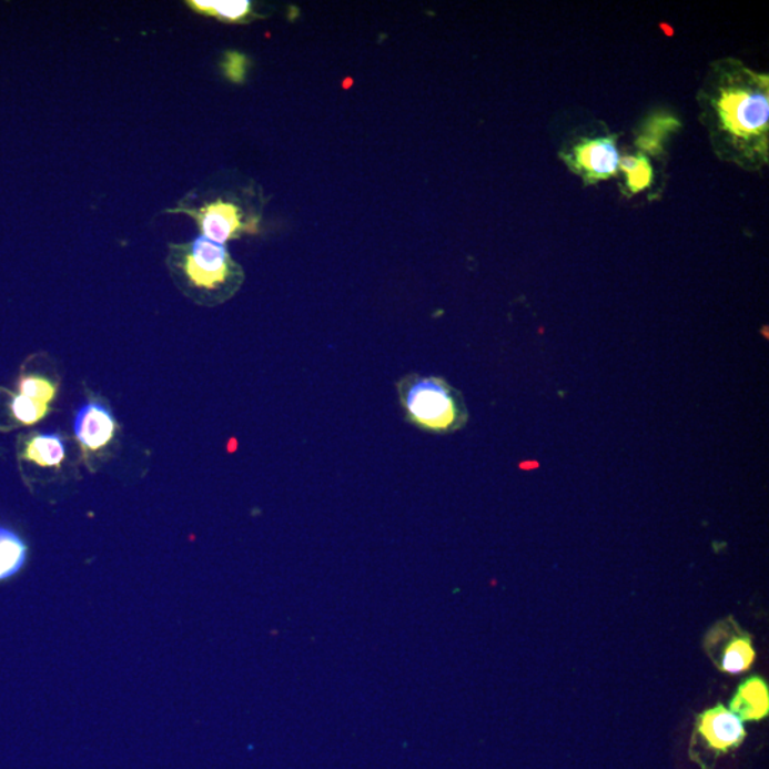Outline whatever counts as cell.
<instances>
[{
    "label": "cell",
    "mask_w": 769,
    "mask_h": 769,
    "mask_svg": "<svg viewBox=\"0 0 769 769\" xmlns=\"http://www.w3.org/2000/svg\"><path fill=\"white\" fill-rule=\"evenodd\" d=\"M718 130L730 143L767 153L769 123L768 78L742 72L720 85L712 100Z\"/></svg>",
    "instance_id": "cell-1"
},
{
    "label": "cell",
    "mask_w": 769,
    "mask_h": 769,
    "mask_svg": "<svg viewBox=\"0 0 769 769\" xmlns=\"http://www.w3.org/2000/svg\"><path fill=\"white\" fill-rule=\"evenodd\" d=\"M396 391L406 421L429 434H455L469 421L464 395L439 376L408 374Z\"/></svg>",
    "instance_id": "cell-2"
},
{
    "label": "cell",
    "mask_w": 769,
    "mask_h": 769,
    "mask_svg": "<svg viewBox=\"0 0 769 769\" xmlns=\"http://www.w3.org/2000/svg\"><path fill=\"white\" fill-rule=\"evenodd\" d=\"M179 266L193 289L227 299L239 289L243 274L223 244L199 237L178 249Z\"/></svg>",
    "instance_id": "cell-3"
},
{
    "label": "cell",
    "mask_w": 769,
    "mask_h": 769,
    "mask_svg": "<svg viewBox=\"0 0 769 769\" xmlns=\"http://www.w3.org/2000/svg\"><path fill=\"white\" fill-rule=\"evenodd\" d=\"M706 652L718 670L727 675H741L756 660L751 635L732 617L724 618L707 633Z\"/></svg>",
    "instance_id": "cell-4"
},
{
    "label": "cell",
    "mask_w": 769,
    "mask_h": 769,
    "mask_svg": "<svg viewBox=\"0 0 769 769\" xmlns=\"http://www.w3.org/2000/svg\"><path fill=\"white\" fill-rule=\"evenodd\" d=\"M746 737V726L741 718L718 704L697 717L692 743L701 742L707 752L722 756L741 747Z\"/></svg>",
    "instance_id": "cell-5"
},
{
    "label": "cell",
    "mask_w": 769,
    "mask_h": 769,
    "mask_svg": "<svg viewBox=\"0 0 769 769\" xmlns=\"http://www.w3.org/2000/svg\"><path fill=\"white\" fill-rule=\"evenodd\" d=\"M195 220L203 237L217 244L227 243L237 237L239 233L250 230V224L244 223L243 214L237 205L219 200L204 205L198 211H188Z\"/></svg>",
    "instance_id": "cell-6"
},
{
    "label": "cell",
    "mask_w": 769,
    "mask_h": 769,
    "mask_svg": "<svg viewBox=\"0 0 769 769\" xmlns=\"http://www.w3.org/2000/svg\"><path fill=\"white\" fill-rule=\"evenodd\" d=\"M118 429L112 412L99 402H88L74 418L77 435L83 452H98L112 442Z\"/></svg>",
    "instance_id": "cell-7"
},
{
    "label": "cell",
    "mask_w": 769,
    "mask_h": 769,
    "mask_svg": "<svg viewBox=\"0 0 769 769\" xmlns=\"http://www.w3.org/2000/svg\"><path fill=\"white\" fill-rule=\"evenodd\" d=\"M618 152L615 139L603 138L586 140L577 145L573 153V164L577 165L586 178L591 180L607 179L615 175L618 169Z\"/></svg>",
    "instance_id": "cell-8"
},
{
    "label": "cell",
    "mask_w": 769,
    "mask_h": 769,
    "mask_svg": "<svg viewBox=\"0 0 769 769\" xmlns=\"http://www.w3.org/2000/svg\"><path fill=\"white\" fill-rule=\"evenodd\" d=\"M730 710L746 721H761L769 714V687L761 677L743 681L730 702Z\"/></svg>",
    "instance_id": "cell-9"
},
{
    "label": "cell",
    "mask_w": 769,
    "mask_h": 769,
    "mask_svg": "<svg viewBox=\"0 0 769 769\" xmlns=\"http://www.w3.org/2000/svg\"><path fill=\"white\" fill-rule=\"evenodd\" d=\"M23 457L38 466L60 467L67 457V445L58 434L34 435L28 441Z\"/></svg>",
    "instance_id": "cell-10"
},
{
    "label": "cell",
    "mask_w": 769,
    "mask_h": 769,
    "mask_svg": "<svg viewBox=\"0 0 769 769\" xmlns=\"http://www.w3.org/2000/svg\"><path fill=\"white\" fill-rule=\"evenodd\" d=\"M27 559V543L17 533L0 526V581L18 575Z\"/></svg>",
    "instance_id": "cell-11"
},
{
    "label": "cell",
    "mask_w": 769,
    "mask_h": 769,
    "mask_svg": "<svg viewBox=\"0 0 769 769\" xmlns=\"http://www.w3.org/2000/svg\"><path fill=\"white\" fill-rule=\"evenodd\" d=\"M190 4L199 12L224 20H241L250 17L251 13V3L245 2V0H227V2L198 0V2H190Z\"/></svg>",
    "instance_id": "cell-12"
},
{
    "label": "cell",
    "mask_w": 769,
    "mask_h": 769,
    "mask_svg": "<svg viewBox=\"0 0 769 769\" xmlns=\"http://www.w3.org/2000/svg\"><path fill=\"white\" fill-rule=\"evenodd\" d=\"M618 168L626 171L628 189L635 191V193L647 189L651 184L652 170L645 155H640V158H633V155L623 158L618 162Z\"/></svg>",
    "instance_id": "cell-13"
},
{
    "label": "cell",
    "mask_w": 769,
    "mask_h": 769,
    "mask_svg": "<svg viewBox=\"0 0 769 769\" xmlns=\"http://www.w3.org/2000/svg\"><path fill=\"white\" fill-rule=\"evenodd\" d=\"M19 392L20 395L49 405L57 396L58 388L53 382L44 380L42 376L28 375L20 378Z\"/></svg>",
    "instance_id": "cell-14"
},
{
    "label": "cell",
    "mask_w": 769,
    "mask_h": 769,
    "mask_svg": "<svg viewBox=\"0 0 769 769\" xmlns=\"http://www.w3.org/2000/svg\"><path fill=\"white\" fill-rule=\"evenodd\" d=\"M14 418L22 422L24 425L37 424L40 419L49 414V405L42 404L34 399L28 398V396L18 395L13 396L12 405H10Z\"/></svg>",
    "instance_id": "cell-15"
},
{
    "label": "cell",
    "mask_w": 769,
    "mask_h": 769,
    "mask_svg": "<svg viewBox=\"0 0 769 769\" xmlns=\"http://www.w3.org/2000/svg\"><path fill=\"white\" fill-rule=\"evenodd\" d=\"M677 125L678 123L676 122V119L665 118V115H660V118L651 120L650 124H648L647 134L642 135V138L652 140V142L661 144L660 139L662 138V135H665L668 132H671V130L677 128Z\"/></svg>",
    "instance_id": "cell-16"
},
{
    "label": "cell",
    "mask_w": 769,
    "mask_h": 769,
    "mask_svg": "<svg viewBox=\"0 0 769 769\" xmlns=\"http://www.w3.org/2000/svg\"><path fill=\"white\" fill-rule=\"evenodd\" d=\"M224 70L231 80L241 82L245 77V70H247V60L237 52L229 53L225 57Z\"/></svg>",
    "instance_id": "cell-17"
}]
</instances>
